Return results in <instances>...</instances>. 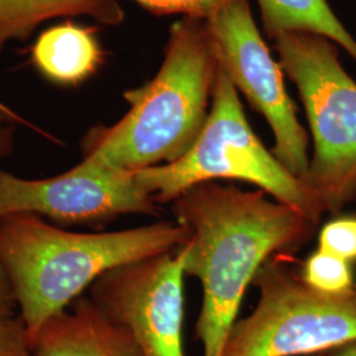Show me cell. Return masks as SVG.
<instances>
[{"label":"cell","mask_w":356,"mask_h":356,"mask_svg":"<svg viewBox=\"0 0 356 356\" xmlns=\"http://www.w3.org/2000/svg\"><path fill=\"white\" fill-rule=\"evenodd\" d=\"M267 195L204 182L173 201L176 220L191 231L184 244L185 275L202 285L195 337L204 356H223L243 297L259 268L273 256L298 251L318 227Z\"/></svg>","instance_id":"1"},{"label":"cell","mask_w":356,"mask_h":356,"mask_svg":"<svg viewBox=\"0 0 356 356\" xmlns=\"http://www.w3.org/2000/svg\"><path fill=\"white\" fill-rule=\"evenodd\" d=\"M189 229L160 222L138 229L82 234L54 227L35 214L0 216V263L13 282L32 339L106 272L177 250Z\"/></svg>","instance_id":"2"},{"label":"cell","mask_w":356,"mask_h":356,"mask_svg":"<svg viewBox=\"0 0 356 356\" xmlns=\"http://www.w3.org/2000/svg\"><path fill=\"white\" fill-rule=\"evenodd\" d=\"M218 69L204 19L184 16L170 26L159 73L124 92L131 107L118 123L90 129L83 159L128 173L176 163L207 120Z\"/></svg>","instance_id":"3"},{"label":"cell","mask_w":356,"mask_h":356,"mask_svg":"<svg viewBox=\"0 0 356 356\" xmlns=\"http://www.w3.org/2000/svg\"><path fill=\"white\" fill-rule=\"evenodd\" d=\"M135 178L157 204L173 202L200 184L239 179L256 185L317 226L325 214L304 181L282 165L256 136L238 90L220 66L207 120L191 149L176 163L135 172Z\"/></svg>","instance_id":"4"},{"label":"cell","mask_w":356,"mask_h":356,"mask_svg":"<svg viewBox=\"0 0 356 356\" xmlns=\"http://www.w3.org/2000/svg\"><path fill=\"white\" fill-rule=\"evenodd\" d=\"M272 40L298 89L313 138L304 184L323 213L337 214L356 201V82L329 38L284 32Z\"/></svg>","instance_id":"5"},{"label":"cell","mask_w":356,"mask_h":356,"mask_svg":"<svg viewBox=\"0 0 356 356\" xmlns=\"http://www.w3.org/2000/svg\"><path fill=\"white\" fill-rule=\"evenodd\" d=\"M252 284L259 302L234 325L223 356L319 355L356 342V289L318 292L289 267L288 256L268 259Z\"/></svg>","instance_id":"6"},{"label":"cell","mask_w":356,"mask_h":356,"mask_svg":"<svg viewBox=\"0 0 356 356\" xmlns=\"http://www.w3.org/2000/svg\"><path fill=\"white\" fill-rule=\"evenodd\" d=\"M220 69L272 129L276 159L296 177L307 175L309 139L297 118L277 64L257 26L248 0H229L204 19Z\"/></svg>","instance_id":"7"},{"label":"cell","mask_w":356,"mask_h":356,"mask_svg":"<svg viewBox=\"0 0 356 356\" xmlns=\"http://www.w3.org/2000/svg\"><path fill=\"white\" fill-rule=\"evenodd\" d=\"M184 245L123 264L90 286V300L135 338L144 356H186Z\"/></svg>","instance_id":"8"},{"label":"cell","mask_w":356,"mask_h":356,"mask_svg":"<svg viewBox=\"0 0 356 356\" xmlns=\"http://www.w3.org/2000/svg\"><path fill=\"white\" fill-rule=\"evenodd\" d=\"M160 211L135 173L82 160L57 177L26 179L1 172L0 216L35 214L60 222H97L122 214Z\"/></svg>","instance_id":"9"},{"label":"cell","mask_w":356,"mask_h":356,"mask_svg":"<svg viewBox=\"0 0 356 356\" xmlns=\"http://www.w3.org/2000/svg\"><path fill=\"white\" fill-rule=\"evenodd\" d=\"M51 317L33 341L36 356H144L132 334L90 298Z\"/></svg>","instance_id":"10"},{"label":"cell","mask_w":356,"mask_h":356,"mask_svg":"<svg viewBox=\"0 0 356 356\" xmlns=\"http://www.w3.org/2000/svg\"><path fill=\"white\" fill-rule=\"evenodd\" d=\"M32 61L51 82L78 85L98 70L103 51L92 28L65 22L38 36L32 48Z\"/></svg>","instance_id":"11"},{"label":"cell","mask_w":356,"mask_h":356,"mask_svg":"<svg viewBox=\"0 0 356 356\" xmlns=\"http://www.w3.org/2000/svg\"><path fill=\"white\" fill-rule=\"evenodd\" d=\"M269 38L309 32L329 38L356 61V40L332 13L327 0H257Z\"/></svg>","instance_id":"12"},{"label":"cell","mask_w":356,"mask_h":356,"mask_svg":"<svg viewBox=\"0 0 356 356\" xmlns=\"http://www.w3.org/2000/svg\"><path fill=\"white\" fill-rule=\"evenodd\" d=\"M76 15H90L106 23L120 19L113 1L0 0V51L8 41L29 36L45 20Z\"/></svg>","instance_id":"13"},{"label":"cell","mask_w":356,"mask_h":356,"mask_svg":"<svg viewBox=\"0 0 356 356\" xmlns=\"http://www.w3.org/2000/svg\"><path fill=\"white\" fill-rule=\"evenodd\" d=\"M300 276L310 288L326 294L341 296L356 289L353 264L318 248L306 259Z\"/></svg>","instance_id":"14"},{"label":"cell","mask_w":356,"mask_h":356,"mask_svg":"<svg viewBox=\"0 0 356 356\" xmlns=\"http://www.w3.org/2000/svg\"><path fill=\"white\" fill-rule=\"evenodd\" d=\"M318 250L351 264L356 261V216H338L327 222L319 231Z\"/></svg>","instance_id":"15"},{"label":"cell","mask_w":356,"mask_h":356,"mask_svg":"<svg viewBox=\"0 0 356 356\" xmlns=\"http://www.w3.org/2000/svg\"><path fill=\"white\" fill-rule=\"evenodd\" d=\"M111 1V0H94ZM143 8L156 15H184L198 19H207L219 7L229 0H134Z\"/></svg>","instance_id":"16"},{"label":"cell","mask_w":356,"mask_h":356,"mask_svg":"<svg viewBox=\"0 0 356 356\" xmlns=\"http://www.w3.org/2000/svg\"><path fill=\"white\" fill-rule=\"evenodd\" d=\"M0 356H36L33 342L20 316L0 319Z\"/></svg>","instance_id":"17"},{"label":"cell","mask_w":356,"mask_h":356,"mask_svg":"<svg viewBox=\"0 0 356 356\" xmlns=\"http://www.w3.org/2000/svg\"><path fill=\"white\" fill-rule=\"evenodd\" d=\"M17 301L13 291V282L8 277L7 270L0 263V319L16 317Z\"/></svg>","instance_id":"18"},{"label":"cell","mask_w":356,"mask_h":356,"mask_svg":"<svg viewBox=\"0 0 356 356\" xmlns=\"http://www.w3.org/2000/svg\"><path fill=\"white\" fill-rule=\"evenodd\" d=\"M318 356H356V342L332 348L330 351L319 354Z\"/></svg>","instance_id":"19"},{"label":"cell","mask_w":356,"mask_h":356,"mask_svg":"<svg viewBox=\"0 0 356 356\" xmlns=\"http://www.w3.org/2000/svg\"><path fill=\"white\" fill-rule=\"evenodd\" d=\"M0 113L4 115V116H7V118H10V119H13V120H17V122H24L20 116L17 114H15L13 110L10 108V107H7L6 104H3V103L0 102ZM26 123V122H24ZM28 124V123H26Z\"/></svg>","instance_id":"20"},{"label":"cell","mask_w":356,"mask_h":356,"mask_svg":"<svg viewBox=\"0 0 356 356\" xmlns=\"http://www.w3.org/2000/svg\"><path fill=\"white\" fill-rule=\"evenodd\" d=\"M7 149V143H6V139H4V136L1 135V131H0V156L3 154V152ZM0 175H1V170H0Z\"/></svg>","instance_id":"21"}]
</instances>
